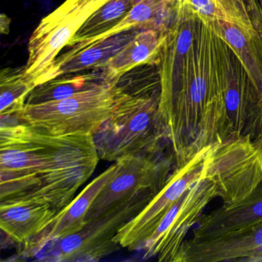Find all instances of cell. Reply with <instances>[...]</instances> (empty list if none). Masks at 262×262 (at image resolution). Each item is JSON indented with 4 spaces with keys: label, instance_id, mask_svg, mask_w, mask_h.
<instances>
[{
    "label": "cell",
    "instance_id": "3957f363",
    "mask_svg": "<svg viewBox=\"0 0 262 262\" xmlns=\"http://www.w3.org/2000/svg\"><path fill=\"white\" fill-rule=\"evenodd\" d=\"M93 139L99 158L108 162L171 148L159 112V92L143 94L128 90Z\"/></svg>",
    "mask_w": 262,
    "mask_h": 262
},
{
    "label": "cell",
    "instance_id": "603a6c76",
    "mask_svg": "<svg viewBox=\"0 0 262 262\" xmlns=\"http://www.w3.org/2000/svg\"><path fill=\"white\" fill-rule=\"evenodd\" d=\"M250 0H217L230 22L237 25L250 37H262L254 28L249 9Z\"/></svg>",
    "mask_w": 262,
    "mask_h": 262
},
{
    "label": "cell",
    "instance_id": "9c48e42d",
    "mask_svg": "<svg viewBox=\"0 0 262 262\" xmlns=\"http://www.w3.org/2000/svg\"><path fill=\"white\" fill-rule=\"evenodd\" d=\"M211 182L200 179L190 187L170 208L142 250L144 259L157 257L159 261L176 262L190 231L200 221L206 207L217 199Z\"/></svg>",
    "mask_w": 262,
    "mask_h": 262
},
{
    "label": "cell",
    "instance_id": "5bb4252c",
    "mask_svg": "<svg viewBox=\"0 0 262 262\" xmlns=\"http://www.w3.org/2000/svg\"><path fill=\"white\" fill-rule=\"evenodd\" d=\"M262 223V182L245 200L223 204L208 214H204L192 230L194 241L217 238L244 231Z\"/></svg>",
    "mask_w": 262,
    "mask_h": 262
},
{
    "label": "cell",
    "instance_id": "484cf974",
    "mask_svg": "<svg viewBox=\"0 0 262 262\" xmlns=\"http://www.w3.org/2000/svg\"><path fill=\"white\" fill-rule=\"evenodd\" d=\"M257 3H258L259 7H260V11H261L262 13V0H258V1H257Z\"/></svg>",
    "mask_w": 262,
    "mask_h": 262
},
{
    "label": "cell",
    "instance_id": "52a82bcc",
    "mask_svg": "<svg viewBox=\"0 0 262 262\" xmlns=\"http://www.w3.org/2000/svg\"><path fill=\"white\" fill-rule=\"evenodd\" d=\"M111 0H66L43 18L30 36L26 74L35 87L42 85L46 75L60 52L89 19Z\"/></svg>",
    "mask_w": 262,
    "mask_h": 262
},
{
    "label": "cell",
    "instance_id": "30bf717a",
    "mask_svg": "<svg viewBox=\"0 0 262 262\" xmlns=\"http://www.w3.org/2000/svg\"><path fill=\"white\" fill-rule=\"evenodd\" d=\"M222 40L225 105V139L249 136L257 139L262 90L237 55Z\"/></svg>",
    "mask_w": 262,
    "mask_h": 262
},
{
    "label": "cell",
    "instance_id": "4316f807",
    "mask_svg": "<svg viewBox=\"0 0 262 262\" xmlns=\"http://www.w3.org/2000/svg\"><path fill=\"white\" fill-rule=\"evenodd\" d=\"M262 262V261H261Z\"/></svg>",
    "mask_w": 262,
    "mask_h": 262
},
{
    "label": "cell",
    "instance_id": "9a60e30c",
    "mask_svg": "<svg viewBox=\"0 0 262 262\" xmlns=\"http://www.w3.org/2000/svg\"><path fill=\"white\" fill-rule=\"evenodd\" d=\"M58 213L39 199L7 201L0 203V227L12 242L23 245L39 234Z\"/></svg>",
    "mask_w": 262,
    "mask_h": 262
},
{
    "label": "cell",
    "instance_id": "6da1fadb",
    "mask_svg": "<svg viewBox=\"0 0 262 262\" xmlns=\"http://www.w3.org/2000/svg\"><path fill=\"white\" fill-rule=\"evenodd\" d=\"M0 128L1 202L39 199L60 212L100 159L92 134L54 136L11 116Z\"/></svg>",
    "mask_w": 262,
    "mask_h": 262
},
{
    "label": "cell",
    "instance_id": "ac0fdd59",
    "mask_svg": "<svg viewBox=\"0 0 262 262\" xmlns=\"http://www.w3.org/2000/svg\"><path fill=\"white\" fill-rule=\"evenodd\" d=\"M208 25L237 55L251 79L262 90V37H250L228 20H217Z\"/></svg>",
    "mask_w": 262,
    "mask_h": 262
},
{
    "label": "cell",
    "instance_id": "e0dca14e",
    "mask_svg": "<svg viewBox=\"0 0 262 262\" xmlns=\"http://www.w3.org/2000/svg\"><path fill=\"white\" fill-rule=\"evenodd\" d=\"M134 35L122 33L82 50L72 49L56 58L53 67L46 75L43 83L65 75L79 73L93 67L99 68L123 47Z\"/></svg>",
    "mask_w": 262,
    "mask_h": 262
},
{
    "label": "cell",
    "instance_id": "277c9868",
    "mask_svg": "<svg viewBox=\"0 0 262 262\" xmlns=\"http://www.w3.org/2000/svg\"><path fill=\"white\" fill-rule=\"evenodd\" d=\"M118 82L102 81L93 88L62 100L37 105L25 104L21 110L1 116L54 136L95 134L108 119L116 104L128 92Z\"/></svg>",
    "mask_w": 262,
    "mask_h": 262
},
{
    "label": "cell",
    "instance_id": "7c38bea8",
    "mask_svg": "<svg viewBox=\"0 0 262 262\" xmlns=\"http://www.w3.org/2000/svg\"><path fill=\"white\" fill-rule=\"evenodd\" d=\"M261 262L262 223L217 238L187 239L176 262Z\"/></svg>",
    "mask_w": 262,
    "mask_h": 262
},
{
    "label": "cell",
    "instance_id": "7402d4cb",
    "mask_svg": "<svg viewBox=\"0 0 262 262\" xmlns=\"http://www.w3.org/2000/svg\"><path fill=\"white\" fill-rule=\"evenodd\" d=\"M176 13L187 17L196 18L204 24L228 20L217 0H177Z\"/></svg>",
    "mask_w": 262,
    "mask_h": 262
},
{
    "label": "cell",
    "instance_id": "ffe728a7",
    "mask_svg": "<svg viewBox=\"0 0 262 262\" xmlns=\"http://www.w3.org/2000/svg\"><path fill=\"white\" fill-rule=\"evenodd\" d=\"M93 80V76H90L57 78L36 86L27 96L25 104L37 105L67 99L99 83Z\"/></svg>",
    "mask_w": 262,
    "mask_h": 262
},
{
    "label": "cell",
    "instance_id": "4fadbf2b",
    "mask_svg": "<svg viewBox=\"0 0 262 262\" xmlns=\"http://www.w3.org/2000/svg\"><path fill=\"white\" fill-rule=\"evenodd\" d=\"M118 168L116 162L92 181L39 234L23 245V254L34 257L49 242L63 238L82 229L86 225L85 219L92 205L104 187L116 176Z\"/></svg>",
    "mask_w": 262,
    "mask_h": 262
},
{
    "label": "cell",
    "instance_id": "cb8c5ba5",
    "mask_svg": "<svg viewBox=\"0 0 262 262\" xmlns=\"http://www.w3.org/2000/svg\"><path fill=\"white\" fill-rule=\"evenodd\" d=\"M10 23H11V19L9 18L7 15L2 13L1 17H0V31L2 34L9 33Z\"/></svg>",
    "mask_w": 262,
    "mask_h": 262
},
{
    "label": "cell",
    "instance_id": "ba28073f",
    "mask_svg": "<svg viewBox=\"0 0 262 262\" xmlns=\"http://www.w3.org/2000/svg\"><path fill=\"white\" fill-rule=\"evenodd\" d=\"M116 163V176L92 205L86 224L145 191H160L176 168L172 152L143 153L126 156Z\"/></svg>",
    "mask_w": 262,
    "mask_h": 262
},
{
    "label": "cell",
    "instance_id": "8fae6325",
    "mask_svg": "<svg viewBox=\"0 0 262 262\" xmlns=\"http://www.w3.org/2000/svg\"><path fill=\"white\" fill-rule=\"evenodd\" d=\"M206 149L184 166L176 167L165 185L148 205L119 229L115 242L121 248L129 251L142 250L170 208L190 187L202 179Z\"/></svg>",
    "mask_w": 262,
    "mask_h": 262
},
{
    "label": "cell",
    "instance_id": "5b68a950",
    "mask_svg": "<svg viewBox=\"0 0 262 262\" xmlns=\"http://www.w3.org/2000/svg\"><path fill=\"white\" fill-rule=\"evenodd\" d=\"M202 179L214 185L223 204L245 200L262 182V139L230 138L208 147Z\"/></svg>",
    "mask_w": 262,
    "mask_h": 262
},
{
    "label": "cell",
    "instance_id": "2e32d148",
    "mask_svg": "<svg viewBox=\"0 0 262 262\" xmlns=\"http://www.w3.org/2000/svg\"><path fill=\"white\" fill-rule=\"evenodd\" d=\"M166 30L145 29L133 37L116 54L98 69L102 70L103 80L118 82L137 67L156 64L165 40Z\"/></svg>",
    "mask_w": 262,
    "mask_h": 262
},
{
    "label": "cell",
    "instance_id": "d4e9b609",
    "mask_svg": "<svg viewBox=\"0 0 262 262\" xmlns=\"http://www.w3.org/2000/svg\"><path fill=\"white\" fill-rule=\"evenodd\" d=\"M257 139H262V103L259 115L258 128H257Z\"/></svg>",
    "mask_w": 262,
    "mask_h": 262
},
{
    "label": "cell",
    "instance_id": "8992f818",
    "mask_svg": "<svg viewBox=\"0 0 262 262\" xmlns=\"http://www.w3.org/2000/svg\"><path fill=\"white\" fill-rule=\"evenodd\" d=\"M159 191H145L116 209L88 222L82 229L52 241L34 257L44 261H96L121 248L115 237L124 225L136 217Z\"/></svg>",
    "mask_w": 262,
    "mask_h": 262
},
{
    "label": "cell",
    "instance_id": "44dd1931",
    "mask_svg": "<svg viewBox=\"0 0 262 262\" xmlns=\"http://www.w3.org/2000/svg\"><path fill=\"white\" fill-rule=\"evenodd\" d=\"M35 88L24 69L7 68L1 70L0 114L24 107L26 99Z\"/></svg>",
    "mask_w": 262,
    "mask_h": 262
},
{
    "label": "cell",
    "instance_id": "d6986e66",
    "mask_svg": "<svg viewBox=\"0 0 262 262\" xmlns=\"http://www.w3.org/2000/svg\"><path fill=\"white\" fill-rule=\"evenodd\" d=\"M140 0H111L96 12L69 42L73 47L119 24Z\"/></svg>",
    "mask_w": 262,
    "mask_h": 262
},
{
    "label": "cell",
    "instance_id": "7a4b0ae2",
    "mask_svg": "<svg viewBox=\"0 0 262 262\" xmlns=\"http://www.w3.org/2000/svg\"><path fill=\"white\" fill-rule=\"evenodd\" d=\"M222 40L199 22L185 70L176 84L159 93V112L176 167L225 139V105Z\"/></svg>",
    "mask_w": 262,
    "mask_h": 262
}]
</instances>
